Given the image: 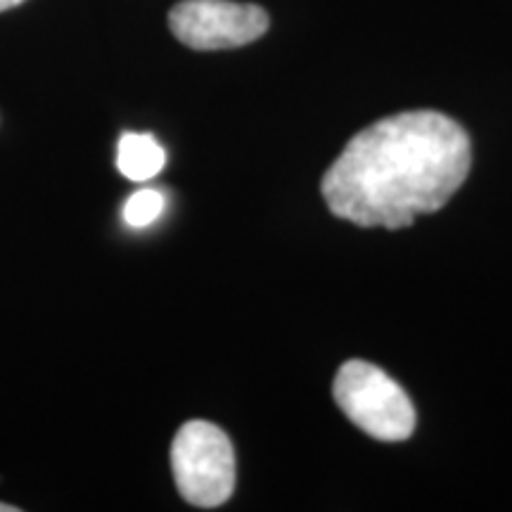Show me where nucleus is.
Returning a JSON list of instances; mask_svg holds the SVG:
<instances>
[{"label": "nucleus", "mask_w": 512, "mask_h": 512, "mask_svg": "<svg viewBox=\"0 0 512 512\" xmlns=\"http://www.w3.org/2000/svg\"><path fill=\"white\" fill-rule=\"evenodd\" d=\"M470 164L472 147L463 126L434 110L401 112L351 138L320 190L339 219L399 230L446 207Z\"/></svg>", "instance_id": "obj_1"}, {"label": "nucleus", "mask_w": 512, "mask_h": 512, "mask_svg": "<svg viewBox=\"0 0 512 512\" xmlns=\"http://www.w3.org/2000/svg\"><path fill=\"white\" fill-rule=\"evenodd\" d=\"M335 401L358 430L377 441H403L415 430L408 394L373 363H344L335 377Z\"/></svg>", "instance_id": "obj_2"}, {"label": "nucleus", "mask_w": 512, "mask_h": 512, "mask_svg": "<svg viewBox=\"0 0 512 512\" xmlns=\"http://www.w3.org/2000/svg\"><path fill=\"white\" fill-rule=\"evenodd\" d=\"M171 470L190 505L219 508L235 489V453L228 434L204 420L185 422L171 444Z\"/></svg>", "instance_id": "obj_3"}, {"label": "nucleus", "mask_w": 512, "mask_h": 512, "mask_svg": "<svg viewBox=\"0 0 512 512\" xmlns=\"http://www.w3.org/2000/svg\"><path fill=\"white\" fill-rule=\"evenodd\" d=\"M169 27L192 50H228L264 36L268 15L259 5L233 0H183L171 8Z\"/></svg>", "instance_id": "obj_4"}, {"label": "nucleus", "mask_w": 512, "mask_h": 512, "mask_svg": "<svg viewBox=\"0 0 512 512\" xmlns=\"http://www.w3.org/2000/svg\"><path fill=\"white\" fill-rule=\"evenodd\" d=\"M166 152L150 133H124L117 147V169L128 181H150L164 169Z\"/></svg>", "instance_id": "obj_5"}, {"label": "nucleus", "mask_w": 512, "mask_h": 512, "mask_svg": "<svg viewBox=\"0 0 512 512\" xmlns=\"http://www.w3.org/2000/svg\"><path fill=\"white\" fill-rule=\"evenodd\" d=\"M164 211V195L159 190L143 188L133 192L124 204V221L131 228H145L155 223Z\"/></svg>", "instance_id": "obj_6"}, {"label": "nucleus", "mask_w": 512, "mask_h": 512, "mask_svg": "<svg viewBox=\"0 0 512 512\" xmlns=\"http://www.w3.org/2000/svg\"><path fill=\"white\" fill-rule=\"evenodd\" d=\"M19 3H24V0H0V12L10 10V8H17Z\"/></svg>", "instance_id": "obj_7"}, {"label": "nucleus", "mask_w": 512, "mask_h": 512, "mask_svg": "<svg viewBox=\"0 0 512 512\" xmlns=\"http://www.w3.org/2000/svg\"><path fill=\"white\" fill-rule=\"evenodd\" d=\"M0 512H17L15 505H8V503H0Z\"/></svg>", "instance_id": "obj_8"}]
</instances>
